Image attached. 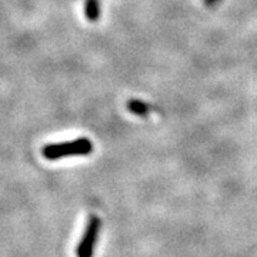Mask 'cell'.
I'll use <instances>...</instances> for the list:
<instances>
[{
  "mask_svg": "<svg viewBox=\"0 0 257 257\" xmlns=\"http://www.w3.org/2000/svg\"><path fill=\"white\" fill-rule=\"evenodd\" d=\"M127 110L132 111L133 114H136V116H140V117H145L147 116L150 110H152V107L145 103V101L142 100H128L127 101Z\"/></svg>",
  "mask_w": 257,
  "mask_h": 257,
  "instance_id": "4",
  "label": "cell"
},
{
  "mask_svg": "<svg viewBox=\"0 0 257 257\" xmlns=\"http://www.w3.org/2000/svg\"><path fill=\"white\" fill-rule=\"evenodd\" d=\"M93 152V143L87 138H80L72 142L46 145L42 150V155L47 160H59L63 157L87 156Z\"/></svg>",
  "mask_w": 257,
  "mask_h": 257,
  "instance_id": "1",
  "label": "cell"
},
{
  "mask_svg": "<svg viewBox=\"0 0 257 257\" xmlns=\"http://www.w3.org/2000/svg\"><path fill=\"white\" fill-rule=\"evenodd\" d=\"M217 2H220V0H204V5L206 6H214Z\"/></svg>",
  "mask_w": 257,
  "mask_h": 257,
  "instance_id": "5",
  "label": "cell"
},
{
  "mask_svg": "<svg viewBox=\"0 0 257 257\" xmlns=\"http://www.w3.org/2000/svg\"><path fill=\"white\" fill-rule=\"evenodd\" d=\"M101 220L97 216H90V219L87 221L84 233H83L82 239L77 244L76 248V256L77 257H93L94 247L99 239V233H100Z\"/></svg>",
  "mask_w": 257,
  "mask_h": 257,
  "instance_id": "2",
  "label": "cell"
},
{
  "mask_svg": "<svg viewBox=\"0 0 257 257\" xmlns=\"http://www.w3.org/2000/svg\"><path fill=\"white\" fill-rule=\"evenodd\" d=\"M84 15L89 22H96L100 18V0H84Z\"/></svg>",
  "mask_w": 257,
  "mask_h": 257,
  "instance_id": "3",
  "label": "cell"
}]
</instances>
